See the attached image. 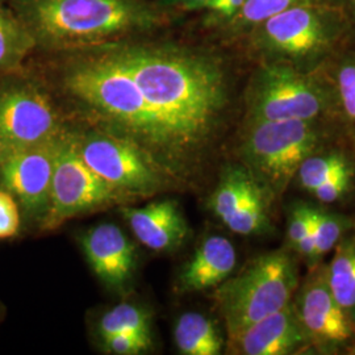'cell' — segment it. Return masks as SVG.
<instances>
[{"instance_id":"cell-1","label":"cell","mask_w":355,"mask_h":355,"mask_svg":"<svg viewBox=\"0 0 355 355\" xmlns=\"http://www.w3.org/2000/svg\"><path fill=\"white\" fill-rule=\"evenodd\" d=\"M114 53L165 128L182 179L198 173L228 101L220 66L184 51L124 48Z\"/></svg>"},{"instance_id":"cell-2","label":"cell","mask_w":355,"mask_h":355,"mask_svg":"<svg viewBox=\"0 0 355 355\" xmlns=\"http://www.w3.org/2000/svg\"><path fill=\"white\" fill-rule=\"evenodd\" d=\"M64 86L108 124L111 133L136 142L168 177L182 179L165 128L114 51L73 64L64 76Z\"/></svg>"},{"instance_id":"cell-3","label":"cell","mask_w":355,"mask_h":355,"mask_svg":"<svg viewBox=\"0 0 355 355\" xmlns=\"http://www.w3.org/2000/svg\"><path fill=\"white\" fill-rule=\"evenodd\" d=\"M330 141L320 120L248 121L239 155L242 165L275 202L295 180L305 158Z\"/></svg>"},{"instance_id":"cell-4","label":"cell","mask_w":355,"mask_h":355,"mask_svg":"<svg viewBox=\"0 0 355 355\" xmlns=\"http://www.w3.org/2000/svg\"><path fill=\"white\" fill-rule=\"evenodd\" d=\"M300 283L291 250L259 254L216 287L215 300L232 336L290 305Z\"/></svg>"},{"instance_id":"cell-5","label":"cell","mask_w":355,"mask_h":355,"mask_svg":"<svg viewBox=\"0 0 355 355\" xmlns=\"http://www.w3.org/2000/svg\"><path fill=\"white\" fill-rule=\"evenodd\" d=\"M24 24L51 44H82L145 26L152 17L130 0H19Z\"/></svg>"},{"instance_id":"cell-6","label":"cell","mask_w":355,"mask_h":355,"mask_svg":"<svg viewBox=\"0 0 355 355\" xmlns=\"http://www.w3.org/2000/svg\"><path fill=\"white\" fill-rule=\"evenodd\" d=\"M71 136L86 165L127 199L153 195L171 180L152 155L133 141L111 132Z\"/></svg>"},{"instance_id":"cell-7","label":"cell","mask_w":355,"mask_h":355,"mask_svg":"<svg viewBox=\"0 0 355 355\" xmlns=\"http://www.w3.org/2000/svg\"><path fill=\"white\" fill-rule=\"evenodd\" d=\"M330 96L313 78L287 64H271L255 76L248 121L320 120Z\"/></svg>"},{"instance_id":"cell-8","label":"cell","mask_w":355,"mask_h":355,"mask_svg":"<svg viewBox=\"0 0 355 355\" xmlns=\"http://www.w3.org/2000/svg\"><path fill=\"white\" fill-rule=\"evenodd\" d=\"M125 200L86 165L71 133L64 132L54 162L49 211L41 227L45 230L58 228L76 216Z\"/></svg>"},{"instance_id":"cell-9","label":"cell","mask_w":355,"mask_h":355,"mask_svg":"<svg viewBox=\"0 0 355 355\" xmlns=\"http://www.w3.org/2000/svg\"><path fill=\"white\" fill-rule=\"evenodd\" d=\"M64 132L42 89L26 80L0 82V155L48 144Z\"/></svg>"},{"instance_id":"cell-10","label":"cell","mask_w":355,"mask_h":355,"mask_svg":"<svg viewBox=\"0 0 355 355\" xmlns=\"http://www.w3.org/2000/svg\"><path fill=\"white\" fill-rule=\"evenodd\" d=\"M292 305L315 354L346 353L355 343V322L330 291L325 265L309 268Z\"/></svg>"},{"instance_id":"cell-11","label":"cell","mask_w":355,"mask_h":355,"mask_svg":"<svg viewBox=\"0 0 355 355\" xmlns=\"http://www.w3.org/2000/svg\"><path fill=\"white\" fill-rule=\"evenodd\" d=\"M271 204L266 191L242 164L223 168L209 199L214 215L240 236H263L272 230Z\"/></svg>"},{"instance_id":"cell-12","label":"cell","mask_w":355,"mask_h":355,"mask_svg":"<svg viewBox=\"0 0 355 355\" xmlns=\"http://www.w3.org/2000/svg\"><path fill=\"white\" fill-rule=\"evenodd\" d=\"M60 139L0 155L1 189L11 192L28 220L40 225H42L49 211L51 180Z\"/></svg>"},{"instance_id":"cell-13","label":"cell","mask_w":355,"mask_h":355,"mask_svg":"<svg viewBox=\"0 0 355 355\" xmlns=\"http://www.w3.org/2000/svg\"><path fill=\"white\" fill-rule=\"evenodd\" d=\"M232 354L296 355L312 353L309 340L291 304L228 336Z\"/></svg>"},{"instance_id":"cell-14","label":"cell","mask_w":355,"mask_h":355,"mask_svg":"<svg viewBox=\"0 0 355 355\" xmlns=\"http://www.w3.org/2000/svg\"><path fill=\"white\" fill-rule=\"evenodd\" d=\"M82 249L89 267L103 283L123 290L136 270V249L114 224H99L82 236Z\"/></svg>"},{"instance_id":"cell-15","label":"cell","mask_w":355,"mask_h":355,"mask_svg":"<svg viewBox=\"0 0 355 355\" xmlns=\"http://www.w3.org/2000/svg\"><path fill=\"white\" fill-rule=\"evenodd\" d=\"M123 215L136 239L153 252L177 250L190 234L187 220L175 200L124 208Z\"/></svg>"},{"instance_id":"cell-16","label":"cell","mask_w":355,"mask_h":355,"mask_svg":"<svg viewBox=\"0 0 355 355\" xmlns=\"http://www.w3.org/2000/svg\"><path fill=\"white\" fill-rule=\"evenodd\" d=\"M270 45L292 58L313 55L327 44V35L318 15L293 6L265 20Z\"/></svg>"},{"instance_id":"cell-17","label":"cell","mask_w":355,"mask_h":355,"mask_svg":"<svg viewBox=\"0 0 355 355\" xmlns=\"http://www.w3.org/2000/svg\"><path fill=\"white\" fill-rule=\"evenodd\" d=\"M237 266V252L224 236H208L184 265L178 288L184 293L202 292L218 287L228 279Z\"/></svg>"},{"instance_id":"cell-18","label":"cell","mask_w":355,"mask_h":355,"mask_svg":"<svg viewBox=\"0 0 355 355\" xmlns=\"http://www.w3.org/2000/svg\"><path fill=\"white\" fill-rule=\"evenodd\" d=\"M341 175H355V158L345 148L328 144L305 158L293 182L311 193L327 180Z\"/></svg>"},{"instance_id":"cell-19","label":"cell","mask_w":355,"mask_h":355,"mask_svg":"<svg viewBox=\"0 0 355 355\" xmlns=\"http://www.w3.org/2000/svg\"><path fill=\"white\" fill-rule=\"evenodd\" d=\"M325 275L338 304L355 322V233L347 232L334 248Z\"/></svg>"},{"instance_id":"cell-20","label":"cell","mask_w":355,"mask_h":355,"mask_svg":"<svg viewBox=\"0 0 355 355\" xmlns=\"http://www.w3.org/2000/svg\"><path fill=\"white\" fill-rule=\"evenodd\" d=\"M174 340L184 355H218L224 349V338L215 321L199 312H186L178 318Z\"/></svg>"},{"instance_id":"cell-21","label":"cell","mask_w":355,"mask_h":355,"mask_svg":"<svg viewBox=\"0 0 355 355\" xmlns=\"http://www.w3.org/2000/svg\"><path fill=\"white\" fill-rule=\"evenodd\" d=\"M36 42L24 23L0 8V71L17 69Z\"/></svg>"},{"instance_id":"cell-22","label":"cell","mask_w":355,"mask_h":355,"mask_svg":"<svg viewBox=\"0 0 355 355\" xmlns=\"http://www.w3.org/2000/svg\"><path fill=\"white\" fill-rule=\"evenodd\" d=\"M152 316L140 305L133 303H120L103 315L98 331L101 338L117 333H137L152 337Z\"/></svg>"},{"instance_id":"cell-23","label":"cell","mask_w":355,"mask_h":355,"mask_svg":"<svg viewBox=\"0 0 355 355\" xmlns=\"http://www.w3.org/2000/svg\"><path fill=\"white\" fill-rule=\"evenodd\" d=\"M353 228L354 223L349 217L331 212L318 205V227L313 241V257L309 268L320 265L324 257L330 253L343 236L347 232L353 230Z\"/></svg>"},{"instance_id":"cell-24","label":"cell","mask_w":355,"mask_h":355,"mask_svg":"<svg viewBox=\"0 0 355 355\" xmlns=\"http://www.w3.org/2000/svg\"><path fill=\"white\" fill-rule=\"evenodd\" d=\"M312 207L306 202H295L287 212V248L297 255L308 237Z\"/></svg>"},{"instance_id":"cell-25","label":"cell","mask_w":355,"mask_h":355,"mask_svg":"<svg viewBox=\"0 0 355 355\" xmlns=\"http://www.w3.org/2000/svg\"><path fill=\"white\" fill-rule=\"evenodd\" d=\"M337 92L350 136L355 144V61L343 64L337 73Z\"/></svg>"},{"instance_id":"cell-26","label":"cell","mask_w":355,"mask_h":355,"mask_svg":"<svg viewBox=\"0 0 355 355\" xmlns=\"http://www.w3.org/2000/svg\"><path fill=\"white\" fill-rule=\"evenodd\" d=\"M104 349L116 355H137L152 347V337L137 333H117L103 338Z\"/></svg>"},{"instance_id":"cell-27","label":"cell","mask_w":355,"mask_h":355,"mask_svg":"<svg viewBox=\"0 0 355 355\" xmlns=\"http://www.w3.org/2000/svg\"><path fill=\"white\" fill-rule=\"evenodd\" d=\"M305 1L308 0H245L241 7V15L246 21L259 23Z\"/></svg>"},{"instance_id":"cell-28","label":"cell","mask_w":355,"mask_h":355,"mask_svg":"<svg viewBox=\"0 0 355 355\" xmlns=\"http://www.w3.org/2000/svg\"><path fill=\"white\" fill-rule=\"evenodd\" d=\"M20 229V209L12 193L0 190V240L11 239Z\"/></svg>"},{"instance_id":"cell-29","label":"cell","mask_w":355,"mask_h":355,"mask_svg":"<svg viewBox=\"0 0 355 355\" xmlns=\"http://www.w3.org/2000/svg\"><path fill=\"white\" fill-rule=\"evenodd\" d=\"M245 0H207V6L217 12L230 16L240 10Z\"/></svg>"},{"instance_id":"cell-30","label":"cell","mask_w":355,"mask_h":355,"mask_svg":"<svg viewBox=\"0 0 355 355\" xmlns=\"http://www.w3.org/2000/svg\"><path fill=\"white\" fill-rule=\"evenodd\" d=\"M1 311H3V309H1V306H0V318H3V315H1Z\"/></svg>"},{"instance_id":"cell-31","label":"cell","mask_w":355,"mask_h":355,"mask_svg":"<svg viewBox=\"0 0 355 355\" xmlns=\"http://www.w3.org/2000/svg\"><path fill=\"white\" fill-rule=\"evenodd\" d=\"M192 1H202V0H192Z\"/></svg>"},{"instance_id":"cell-32","label":"cell","mask_w":355,"mask_h":355,"mask_svg":"<svg viewBox=\"0 0 355 355\" xmlns=\"http://www.w3.org/2000/svg\"><path fill=\"white\" fill-rule=\"evenodd\" d=\"M0 150H1V144H0Z\"/></svg>"}]
</instances>
